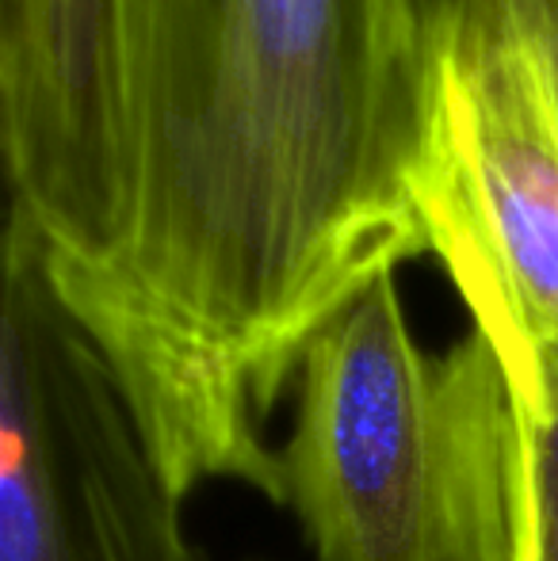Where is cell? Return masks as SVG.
<instances>
[{
    "mask_svg": "<svg viewBox=\"0 0 558 561\" xmlns=\"http://www.w3.org/2000/svg\"><path fill=\"white\" fill-rule=\"evenodd\" d=\"M463 0H123L119 192L61 298L169 485L280 501L310 340L429 252L413 195Z\"/></svg>",
    "mask_w": 558,
    "mask_h": 561,
    "instance_id": "obj_1",
    "label": "cell"
},
{
    "mask_svg": "<svg viewBox=\"0 0 558 561\" xmlns=\"http://www.w3.org/2000/svg\"><path fill=\"white\" fill-rule=\"evenodd\" d=\"M280 501L318 561H516L521 413L490 340L432 355L395 275L310 340Z\"/></svg>",
    "mask_w": 558,
    "mask_h": 561,
    "instance_id": "obj_2",
    "label": "cell"
},
{
    "mask_svg": "<svg viewBox=\"0 0 558 561\" xmlns=\"http://www.w3.org/2000/svg\"><path fill=\"white\" fill-rule=\"evenodd\" d=\"M429 252L509 386L558 359V104L498 0H463L413 180Z\"/></svg>",
    "mask_w": 558,
    "mask_h": 561,
    "instance_id": "obj_3",
    "label": "cell"
},
{
    "mask_svg": "<svg viewBox=\"0 0 558 561\" xmlns=\"http://www.w3.org/2000/svg\"><path fill=\"white\" fill-rule=\"evenodd\" d=\"M0 561H203L184 496L15 218L0 298Z\"/></svg>",
    "mask_w": 558,
    "mask_h": 561,
    "instance_id": "obj_4",
    "label": "cell"
},
{
    "mask_svg": "<svg viewBox=\"0 0 558 561\" xmlns=\"http://www.w3.org/2000/svg\"><path fill=\"white\" fill-rule=\"evenodd\" d=\"M123 0H0V146L15 218L66 298L104 256L119 192Z\"/></svg>",
    "mask_w": 558,
    "mask_h": 561,
    "instance_id": "obj_5",
    "label": "cell"
},
{
    "mask_svg": "<svg viewBox=\"0 0 558 561\" xmlns=\"http://www.w3.org/2000/svg\"><path fill=\"white\" fill-rule=\"evenodd\" d=\"M513 401L521 413L516 561H558V359H539Z\"/></svg>",
    "mask_w": 558,
    "mask_h": 561,
    "instance_id": "obj_6",
    "label": "cell"
},
{
    "mask_svg": "<svg viewBox=\"0 0 558 561\" xmlns=\"http://www.w3.org/2000/svg\"><path fill=\"white\" fill-rule=\"evenodd\" d=\"M536 50L558 104V0H498Z\"/></svg>",
    "mask_w": 558,
    "mask_h": 561,
    "instance_id": "obj_7",
    "label": "cell"
}]
</instances>
